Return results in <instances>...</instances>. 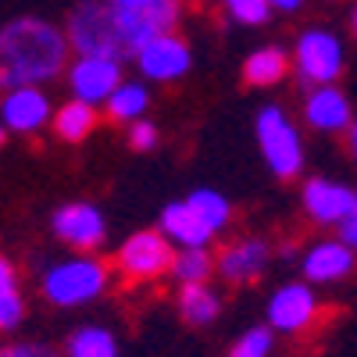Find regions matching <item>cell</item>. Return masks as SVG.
Instances as JSON below:
<instances>
[{"instance_id": "83f0119b", "label": "cell", "mask_w": 357, "mask_h": 357, "mask_svg": "<svg viewBox=\"0 0 357 357\" xmlns=\"http://www.w3.org/2000/svg\"><path fill=\"white\" fill-rule=\"evenodd\" d=\"M0 357H65V354L50 350L47 343H8Z\"/></svg>"}, {"instance_id": "d4e9b609", "label": "cell", "mask_w": 357, "mask_h": 357, "mask_svg": "<svg viewBox=\"0 0 357 357\" xmlns=\"http://www.w3.org/2000/svg\"><path fill=\"white\" fill-rule=\"evenodd\" d=\"M272 333H275L272 325H254V329H247L240 340L232 343L229 357H268V354H272V347H275V336Z\"/></svg>"}, {"instance_id": "7402d4cb", "label": "cell", "mask_w": 357, "mask_h": 357, "mask_svg": "<svg viewBox=\"0 0 357 357\" xmlns=\"http://www.w3.org/2000/svg\"><path fill=\"white\" fill-rule=\"evenodd\" d=\"M22 318H25V301L18 293L15 264L4 257V261H0V329H4V333L18 329Z\"/></svg>"}, {"instance_id": "ac0fdd59", "label": "cell", "mask_w": 357, "mask_h": 357, "mask_svg": "<svg viewBox=\"0 0 357 357\" xmlns=\"http://www.w3.org/2000/svg\"><path fill=\"white\" fill-rule=\"evenodd\" d=\"M97 126V107L86 104V100H68L54 111V132L61 136L65 143H82Z\"/></svg>"}, {"instance_id": "cb8c5ba5", "label": "cell", "mask_w": 357, "mask_h": 357, "mask_svg": "<svg viewBox=\"0 0 357 357\" xmlns=\"http://www.w3.org/2000/svg\"><path fill=\"white\" fill-rule=\"evenodd\" d=\"M186 200L197 207V215L211 225L215 232H222V229L229 225V218H232V207H229V200H225L218 190H193Z\"/></svg>"}, {"instance_id": "9c48e42d", "label": "cell", "mask_w": 357, "mask_h": 357, "mask_svg": "<svg viewBox=\"0 0 357 357\" xmlns=\"http://www.w3.org/2000/svg\"><path fill=\"white\" fill-rule=\"evenodd\" d=\"M50 229H54L57 240L68 243V247L79 250V254L97 250V247L104 243V236H107V222H104V215H100V207L86 204V200H75V204L57 207L54 218H50Z\"/></svg>"}, {"instance_id": "9a60e30c", "label": "cell", "mask_w": 357, "mask_h": 357, "mask_svg": "<svg viewBox=\"0 0 357 357\" xmlns=\"http://www.w3.org/2000/svg\"><path fill=\"white\" fill-rule=\"evenodd\" d=\"M354 247L347 240H321L304 254V279L307 282H340L354 272Z\"/></svg>"}, {"instance_id": "6da1fadb", "label": "cell", "mask_w": 357, "mask_h": 357, "mask_svg": "<svg viewBox=\"0 0 357 357\" xmlns=\"http://www.w3.org/2000/svg\"><path fill=\"white\" fill-rule=\"evenodd\" d=\"M68 33L50 25L47 18H15L0 33V82L15 86H43L68 72Z\"/></svg>"}, {"instance_id": "7a4b0ae2", "label": "cell", "mask_w": 357, "mask_h": 357, "mask_svg": "<svg viewBox=\"0 0 357 357\" xmlns=\"http://www.w3.org/2000/svg\"><path fill=\"white\" fill-rule=\"evenodd\" d=\"M68 43L75 54H97V57H132V47L126 40L122 15L111 0H82L68 15Z\"/></svg>"}, {"instance_id": "d6986e66", "label": "cell", "mask_w": 357, "mask_h": 357, "mask_svg": "<svg viewBox=\"0 0 357 357\" xmlns=\"http://www.w3.org/2000/svg\"><path fill=\"white\" fill-rule=\"evenodd\" d=\"M65 357H122V350L104 325H79L65 343Z\"/></svg>"}, {"instance_id": "1f68e13d", "label": "cell", "mask_w": 357, "mask_h": 357, "mask_svg": "<svg viewBox=\"0 0 357 357\" xmlns=\"http://www.w3.org/2000/svg\"><path fill=\"white\" fill-rule=\"evenodd\" d=\"M347 146H350V154L357 158V122H354V126L347 129Z\"/></svg>"}, {"instance_id": "277c9868", "label": "cell", "mask_w": 357, "mask_h": 357, "mask_svg": "<svg viewBox=\"0 0 357 357\" xmlns=\"http://www.w3.org/2000/svg\"><path fill=\"white\" fill-rule=\"evenodd\" d=\"M254 132H257V146L279 178H293L296 172L304 168V143H301V132L289 122V114L275 104L261 107L257 122H254Z\"/></svg>"}, {"instance_id": "4316f807", "label": "cell", "mask_w": 357, "mask_h": 357, "mask_svg": "<svg viewBox=\"0 0 357 357\" xmlns=\"http://www.w3.org/2000/svg\"><path fill=\"white\" fill-rule=\"evenodd\" d=\"M129 143L136 146V151H154V146H158V126L146 122V118L132 122L129 126Z\"/></svg>"}, {"instance_id": "5b68a950", "label": "cell", "mask_w": 357, "mask_h": 357, "mask_svg": "<svg viewBox=\"0 0 357 357\" xmlns=\"http://www.w3.org/2000/svg\"><path fill=\"white\" fill-rule=\"evenodd\" d=\"M175 264V243L161 229H143L132 232L129 240L118 247L114 254V268L122 272L126 282H151L161 279L165 272H172Z\"/></svg>"}, {"instance_id": "5bb4252c", "label": "cell", "mask_w": 357, "mask_h": 357, "mask_svg": "<svg viewBox=\"0 0 357 357\" xmlns=\"http://www.w3.org/2000/svg\"><path fill=\"white\" fill-rule=\"evenodd\" d=\"M161 232L168 236V240L178 247V250H197V247H207L215 240V229L207 225L200 215H197V207L190 200H175L168 204L165 211H161Z\"/></svg>"}, {"instance_id": "4dcf8cb0", "label": "cell", "mask_w": 357, "mask_h": 357, "mask_svg": "<svg viewBox=\"0 0 357 357\" xmlns=\"http://www.w3.org/2000/svg\"><path fill=\"white\" fill-rule=\"evenodd\" d=\"M301 4H304V0H272V8H275V11H296Z\"/></svg>"}, {"instance_id": "44dd1931", "label": "cell", "mask_w": 357, "mask_h": 357, "mask_svg": "<svg viewBox=\"0 0 357 357\" xmlns=\"http://www.w3.org/2000/svg\"><path fill=\"white\" fill-rule=\"evenodd\" d=\"M146 104H151V93H146L143 82H122L111 93V100H107V114L114 118V122L132 126V122H139V118L146 114Z\"/></svg>"}, {"instance_id": "e0dca14e", "label": "cell", "mask_w": 357, "mask_h": 357, "mask_svg": "<svg viewBox=\"0 0 357 357\" xmlns=\"http://www.w3.org/2000/svg\"><path fill=\"white\" fill-rule=\"evenodd\" d=\"M289 61H293V54L279 50V47H261L247 57V65H243V79L250 86H275L286 79L289 72Z\"/></svg>"}, {"instance_id": "30bf717a", "label": "cell", "mask_w": 357, "mask_h": 357, "mask_svg": "<svg viewBox=\"0 0 357 357\" xmlns=\"http://www.w3.org/2000/svg\"><path fill=\"white\" fill-rule=\"evenodd\" d=\"M264 314H268V325H272L275 333L296 336V333L311 329V321L318 318V296L307 282H286L268 296Z\"/></svg>"}, {"instance_id": "7c38bea8", "label": "cell", "mask_w": 357, "mask_h": 357, "mask_svg": "<svg viewBox=\"0 0 357 357\" xmlns=\"http://www.w3.org/2000/svg\"><path fill=\"white\" fill-rule=\"evenodd\" d=\"M301 197H304L307 218L318 222V225H343L354 200H357V193L350 186L333 183V178H307Z\"/></svg>"}, {"instance_id": "f1b7e54d", "label": "cell", "mask_w": 357, "mask_h": 357, "mask_svg": "<svg viewBox=\"0 0 357 357\" xmlns=\"http://www.w3.org/2000/svg\"><path fill=\"white\" fill-rule=\"evenodd\" d=\"M340 240H347L354 250H357V200H354V207H350V215H347V222L340 225Z\"/></svg>"}, {"instance_id": "603a6c76", "label": "cell", "mask_w": 357, "mask_h": 357, "mask_svg": "<svg viewBox=\"0 0 357 357\" xmlns=\"http://www.w3.org/2000/svg\"><path fill=\"white\" fill-rule=\"evenodd\" d=\"M211 272H218V261H211L207 247H197V250H178L175 254V264H172V275L178 286H197V282H207Z\"/></svg>"}, {"instance_id": "4fadbf2b", "label": "cell", "mask_w": 357, "mask_h": 357, "mask_svg": "<svg viewBox=\"0 0 357 357\" xmlns=\"http://www.w3.org/2000/svg\"><path fill=\"white\" fill-rule=\"evenodd\" d=\"M268 257H272V250H268L264 240H257V236H243V240H232L229 247H222V254H218V275L225 282H232V286L254 282V279L264 275Z\"/></svg>"}, {"instance_id": "ffe728a7", "label": "cell", "mask_w": 357, "mask_h": 357, "mask_svg": "<svg viewBox=\"0 0 357 357\" xmlns=\"http://www.w3.org/2000/svg\"><path fill=\"white\" fill-rule=\"evenodd\" d=\"M218 311H222V296L207 282L178 289V314H183L190 325H211L218 318Z\"/></svg>"}, {"instance_id": "484cf974", "label": "cell", "mask_w": 357, "mask_h": 357, "mask_svg": "<svg viewBox=\"0 0 357 357\" xmlns=\"http://www.w3.org/2000/svg\"><path fill=\"white\" fill-rule=\"evenodd\" d=\"M225 11L236 18V22H243V25H261L268 22V15H272V0H222Z\"/></svg>"}, {"instance_id": "8fae6325", "label": "cell", "mask_w": 357, "mask_h": 357, "mask_svg": "<svg viewBox=\"0 0 357 357\" xmlns=\"http://www.w3.org/2000/svg\"><path fill=\"white\" fill-rule=\"evenodd\" d=\"M0 122L15 136H36L50 122V97L40 86H15L4 93L0 104Z\"/></svg>"}, {"instance_id": "52a82bcc", "label": "cell", "mask_w": 357, "mask_h": 357, "mask_svg": "<svg viewBox=\"0 0 357 357\" xmlns=\"http://www.w3.org/2000/svg\"><path fill=\"white\" fill-rule=\"evenodd\" d=\"M68 89L75 100H86V104H107L111 93L122 86V61L118 57H97V54H79L72 57L68 65Z\"/></svg>"}, {"instance_id": "8992f818", "label": "cell", "mask_w": 357, "mask_h": 357, "mask_svg": "<svg viewBox=\"0 0 357 357\" xmlns=\"http://www.w3.org/2000/svg\"><path fill=\"white\" fill-rule=\"evenodd\" d=\"M293 68L304 86H333L343 72V40L329 29H307L293 47Z\"/></svg>"}, {"instance_id": "3957f363", "label": "cell", "mask_w": 357, "mask_h": 357, "mask_svg": "<svg viewBox=\"0 0 357 357\" xmlns=\"http://www.w3.org/2000/svg\"><path fill=\"white\" fill-rule=\"evenodd\" d=\"M107 279L111 272L104 261L79 254V257H65L50 264L40 279V289L54 307H82L107 289Z\"/></svg>"}, {"instance_id": "2e32d148", "label": "cell", "mask_w": 357, "mask_h": 357, "mask_svg": "<svg viewBox=\"0 0 357 357\" xmlns=\"http://www.w3.org/2000/svg\"><path fill=\"white\" fill-rule=\"evenodd\" d=\"M304 118L318 132H347L354 126L350 118V100L336 86H314L304 97Z\"/></svg>"}, {"instance_id": "d6a6232c", "label": "cell", "mask_w": 357, "mask_h": 357, "mask_svg": "<svg viewBox=\"0 0 357 357\" xmlns=\"http://www.w3.org/2000/svg\"><path fill=\"white\" fill-rule=\"evenodd\" d=\"M350 29H354V33H357V8L350 11Z\"/></svg>"}, {"instance_id": "ba28073f", "label": "cell", "mask_w": 357, "mask_h": 357, "mask_svg": "<svg viewBox=\"0 0 357 357\" xmlns=\"http://www.w3.org/2000/svg\"><path fill=\"white\" fill-rule=\"evenodd\" d=\"M132 61H136L143 79H151V82H178L190 72L193 54H190V43L178 33H161L154 40H146L136 50Z\"/></svg>"}, {"instance_id": "f546056e", "label": "cell", "mask_w": 357, "mask_h": 357, "mask_svg": "<svg viewBox=\"0 0 357 357\" xmlns=\"http://www.w3.org/2000/svg\"><path fill=\"white\" fill-rule=\"evenodd\" d=\"M111 4H118V8H151V4H158V0H111Z\"/></svg>"}]
</instances>
